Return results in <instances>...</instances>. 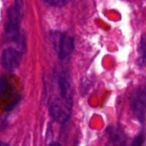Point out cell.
Wrapping results in <instances>:
<instances>
[{"label": "cell", "instance_id": "cell-8", "mask_svg": "<svg viewBox=\"0 0 146 146\" xmlns=\"http://www.w3.org/2000/svg\"><path fill=\"white\" fill-rule=\"evenodd\" d=\"M46 3L54 7H62L66 5L70 0H44Z\"/></svg>", "mask_w": 146, "mask_h": 146}, {"label": "cell", "instance_id": "cell-6", "mask_svg": "<svg viewBox=\"0 0 146 146\" xmlns=\"http://www.w3.org/2000/svg\"><path fill=\"white\" fill-rule=\"evenodd\" d=\"M107 134H108L109 139L114 145H122L126 141L125 133L119 128L110 127H109L107 131Z\"/></svg>", "mask_w": 146, "mask_h": 146}, {"label": "cell", "instance_id": "cell-1", "mask_svg": "<svg viewBox=\"0 0 146 146\" xmlns=\"http://www.w3.org/2000/svg\"><path fill=\"white\" fill-rule=\"evenodd\" d=\"M22 9L21 0H15L8 9L5 33L11 40L21 33H20V23L22 17Z\"/></svg>", "mask_w": 146, "mask_h": 146}, {"label": "cell", "instance_id": "cell-7", "mask_svg": "<svg viewBox=\"0 0 146 146\" xmlns=\"http://www.w3.org/2000/svg\"><path fill=\"white\" fill-rule=\"evenodd\" d=\"M139 52V62L141 65H146V33L143 34L138 48Z\"/></svg>", "mask_w": 146, "mask_h": 146}, {"label": "cell", "instance_id": "cell-4", "mask_svg": "<svg viewBox=\"0 0 146 146\" xmlns=\"http://www.w3.org/2000/svg\"><path fill=\"white\" fill-rule=\"evenodd\" d=\"M21 50L13 47L6 48L3 50L1 63L3 68L9 72L15 70L21 62Z\"/></svg>", "mask_w": 146, "mask_h": 146}, {"label": "cell", "instance_id": "cell-2", "mask_svg": "<svg viewBox=\"0 0 146 146\" xmlns=\"http://www.w3.org/2000/svg\"><path fill=\"white\" fill-rule=\"evenodd\" d=\"M73 100L67 99L61 96L53 98L49 105V110L51 117L59 123L66 122L71 114Z\"/></svg>", "mask_w": 146, "mask_h": 146}, {"label": "cell", "instance_id": "cell-3", "mask_svg": "<svg viewBox=\"0 0 146 146\" xmlns=\"http://www.w3.org/2000/svg\"><path fill=\"white\" fill-rule=\"evenodd\" d=\"M132 110L141 123H146V87H139L131 97Z\"/></svg>", "mask_w": 146, "mask_h": 146}, {"label": "cell", "instance_id": "cell-5", "mask_svg": "<svg viewBox=\"0 0 146 146\" xmlns=\"http://www.w3.org/2000/svg\"><path fill=\"white\" fill-rule=\"evenodd\" d=\"M74 50V38L66 33H60L57 40L58 57L61 60H65L72 54Z\"/></svg>", "mask_w": 146, "mask_h": 146}, {"label": "cell", "instance_id": "cell-9", "mask_svg": "<svg viewBox=\"0 0 146 146\" xmlns=\"http://www.w3.org/2000/svg\"><path fill=\"white\" fill-rule=\"evenodd\" d=\"M145 133H140L134 140H133V145H142L144 143H145Z\"/></svg>", "mask_w": 146, "mask_h": 146}]
</instances>
